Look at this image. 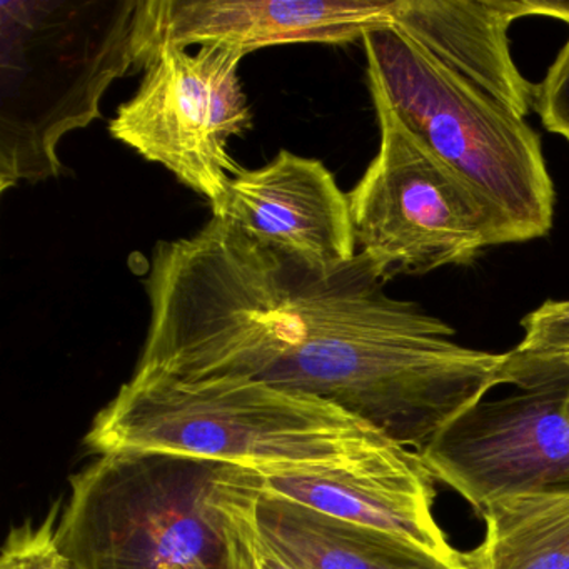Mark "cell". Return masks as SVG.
<instances>
[{
    "label": "cell",
    "mask_w": 569,
    "mask_h": 569,
    "mask_svg": "<svg viewBox=\"0 0 569 569\" xmlns=\"http://www.w3.org/2000/svg\"><path fill=\"white\" fill-rule=\"evenodd\" d=\"M386 281L362 252L319 268L212 218L156 244L134 372L315 396L421 455L488 395L495 365L448 322L386 295Z\"/></svg>",
    "instance_id": "6da1fadb"
},
{
    "label": "cell",
    "mask_w": 569,
    "mask_h": 569,
    "mask_svg": "<svg viewBox=\"0 0 569 569\" xmlns=\"http://www.w3.org/2000/svg\"><path fill=\"white\" fill-rule=\"evenodd\" d=\"M96 455L169 452L252 471L346 472L401 448L339 406L249 379L134 372L84 439Z\"/></svg>",
    "instance_id": "7a4b0ae2"
},
{
    "label": "cell",
    "mask_w": 569,
    "mask_h": 569,
    "mask_svg": "<svg viewBox=\"0 0 569 569\" xmlns=\"http://www.w3.org/2000/svg\"><path fill=\"white\" fill-rule=\"evenodd\" d=\"M261 472L169 452H108L76 472L59 518L84 569H246Z\"/></svg>",
    "instance_id": "3957f363"
},
{
    "label": "cell",
    "mask_w": 569,
    "mask_h": 569,
    "mask_svg": "<svg viewBox=\"0 0 569 569\" xmlns=\"http://www.w3.org/2000/svg\"><path fill=\"white\" fill-rule=\"evenodd\" d=\"M139 0H2L0 188L58 178L62 139L139 68Z\"/></svg>",
    "instance_id": "277c9868"
},
{
    "label": "cell",
    "mask_w": 569,
    "mask_h": 569,
    "mask_svg": "<svg viewBox=\"0 0 569 569\" xmlns=\"http://www.w3.org/2000/svg\"><path fill=\"white\" fill-rule=\"evenodd\" d=\"M362 46L368 78L412 136L491 204L518 242L545 238L555 184L525 118L392 26L369 31Z\"/></svg>",
    "instance_id": "5b68a950"
},
{
    "label": "cell",
    "mask_w": 569,
    "mask_h": 569,
    "mask_svg": "<svg viewBox=\"0 0 569 569\" xmlns=\"http://www.w3.org/2000/svg\"><path fill=\"white\" fill-rule=\"evenodd\" d=\"M378 154L349 192L356 244L386 279L468 266L491 246L518 242L488 201L402 124L369 79Z\"/></svg>",
    "instance_id": "8992f818"
},
{
    "label": "cell",
    "mask_w": 569,
    "mask_h": 569,
    "mask_svg": "<svg viewBox=\"0 0 569 569\" xmlns=\"http://www.w3.org/2000/svg\"><path fill=\"white\" fill-rule=\"evenodd\" d=\"M246 54L228 46L196 52L159 44L146 52L134 98L119 106L109 124L116 141L146 161L164 166L214 209L242 171L229 154L231 139L252 126L239 78Z\"/></svg>",
    "instance_id": "52a82bcc"
},
{
    "label": "cell",
    "mask_w": 569,
    "mask_h": 569,
    "mask_svg": "<svg viewBox=\"0 0 569 569\" xmlns=\"http://www.w3.org/2000/svg\"><path fill=\"white\" fill-rule=\"evenodd\" d=\"M505 385L521 392L482 399L421 452L436 481L478 511L499 496L569 488L565 376L548 362L509 351Z\"/></svg>",
    "instance_id": "ba28073f"
},
{
    "label": "cell",
    "mask_w": 569,
    "mask_h": 569,
    "mask_svg": "<svg viewBox=\"0 0 569 569\" xmlns=\"http://www.w3.org/2000/svg\"><path fill=\"white\" fill-rule=\"evenodd\" d=\"M395 0H139V68L159 44L228 46L242 54L288 44L341 46L391 26Z\"/></svg>",
    "instance_id": "9c48e42d"
},
{
    "label": "cell",
    "mask_w": 569,
    "mask_h": 569,
    "mask_svg": "<svg viewBox=\"0 0 569 569\" xmlns=\"http://www.w3.org/2000/svg\"><path fill=\"white\" fill-rule=\"evenodd\" d=\"M212 218L319 268L358 254L348 194L321 161L289 151L264 168L242 169Z\"/></svg>",
    "instance_id": "30bf717a"
},
{
    "label": "cell",
    "mask_w": 569,
    "mask_h": 569,
    "mask_svg": "<svg viewBox=\"0 0 569 569\" xmlns=\"http://www.w3.org/2000/svg\"><path fill=\"white\" fill-rule=\"evenodd\" d=\"M262 491L322 515L379 529L445 558L461 551L449 545L436 521L435 476L419 452L396 449L369 468L346 472H268Z\"/></svg>",
    "instance_id": "8fae6325"
},
{
    "label": "cell",
    "mask_w": 569,
    "mask_h": 569,
    "mask_svg": "<svg viewBox=\"0 0 569 569\" xmlns=\"http://www.w3.org/2000/svg\"><path fill=\"white\" fill-rule=\"evenodd\" d=\"M535 16L532 2L511 0H395L391 26L432 58L526 118L536 86L512 61L508 29Z\"/></svg>",
    "instance_id": "7c38bea8"
},
{
    "label": "cell",
    "mask_w": 569,
    "mask_h": 569,
    "mask_svg": "<svg viewBox=\"0 0 569 569\" xmlns=\"http://www.w3.org/2000/svg\"><path fill=\"white\" fill-rule=\"evenodd\" d=\"M254 522L266 545L298 569H475L468 552L445 558L266 491L256 501Z\"/></svg>",
    "instance_id": "4fadbf2b"
},
{
    "label": "cell",
    "mask_w": 569,
    "mask_h": 569,
    "mask_svg": "<svg viewBox=\"0 0 569 569\" xmlns=\"http://www.w3.org/2000/svg\"><path fill=\"white\" fill-rule=\"evenodd\" d=\"M475 569H569V488L499 496L481 509Z\"/></svg>",
    "instance_id": "5bb4252c"
},
{
    "label": "cell",
    "mask_w": 569,
    "mask_h": 569,
    "mask_svg": "<svg viewBox=\"0 0 569 569\" xmlns=\"http://www.w3.org/2000/svg\"><path fill=\"white\" fill-rule=\"evenodd\" d=\"M61 502H54L41 522L26 521L9 532L0 569H84L62 549L58 526Z\"/></svg>",
    "instance_id": "9a60e30c"
},
{
    "label": "cell",
    "mask_w": 569,
    "mask_h": 569,
    "mask_svg": "<svg viewBox=\"0 0 569 569\" xmlns=\"http://www.w3.org/2000/svg\"><path fill=\"white\" fill-rule=\"evenodd\" d=\"M521 326L525 336L512 349L516 355L539 361L569 358V299L546 301Z\"/></svg>",
    "instance_id": "2e32d148"
},
{
    "label": "cell",
    "mask_w": 569,
    "mask_h": 569,
    "mask_svg": "<svg viewBox=\"0 0 569 569\" xmlns=\"http://www.w3.org/2000/svg\"><path fill=\"white\" fill-rule=\"evenodd\" d=\"M535 109L546 131L569 142V39L536 86Z\"/></svg>",
    "instance_id": "e0dca14e"
},
{
    "label": "cell",
    "mask_w": 569,
    "mask_h": 569,
    "mask_svg": "<svg viewBox=\"0 0 569 569\" xmlns=\"http://www.w3.org/2000/svg\"><path fill=\"white\" fill-rule=\"evenodd\" d=\"M246 539H248L249 569H298L266 545L256 528L254 509L246 526Z\"/></svg>",
    "instance_id": "ac0fdd59"
},
{
    "label": "cell",
    "mask_w": 569,
    "mask_h": 569,
    "mask_svg": "<svg viewBox=\"0 0 569 569\" xmlns=\"http://www.w3.org/2000/svg\"><path fill=\"white\" fill-rule=\"evenodd\" d=\"M539 16L561 19L569 24V2H539Z\"/></svg>",
    "instance_id": "d6986e66"
},
{
    "label": "cell",
    "mask_w": 569,
    "mask_h": 569,
    "mask_svg": "<svg viewBox=\"0 0 569 569\" xmlns=\"http://www.w3.org/2000/svg\"><path fill=\"white\" fill-rule=\"evenodd\" d=\"M528 359V358H526ZM532 361H539V359H532ZM548 362V365L555 366L566 379V391H565V402H566V412L569 416V358L565 359H552V361H542Z\"/></svg>",
    "instance_id": "ffe728a7"
},
{
    "label": "cell",
    "mask_w": 569,
    "mask_h": 569,
    "mask_svg": "<svg viewBox=\"0 0 569 569\" xmlns=\"http://www.w3.org/2000/svg\"><path fill=\"white\" fill-rule=\"evenodd\" d=\"M248 569H249V561H248Z\"/></svg>",
    "instance_id": "44dd1931"
}]
</instances>
